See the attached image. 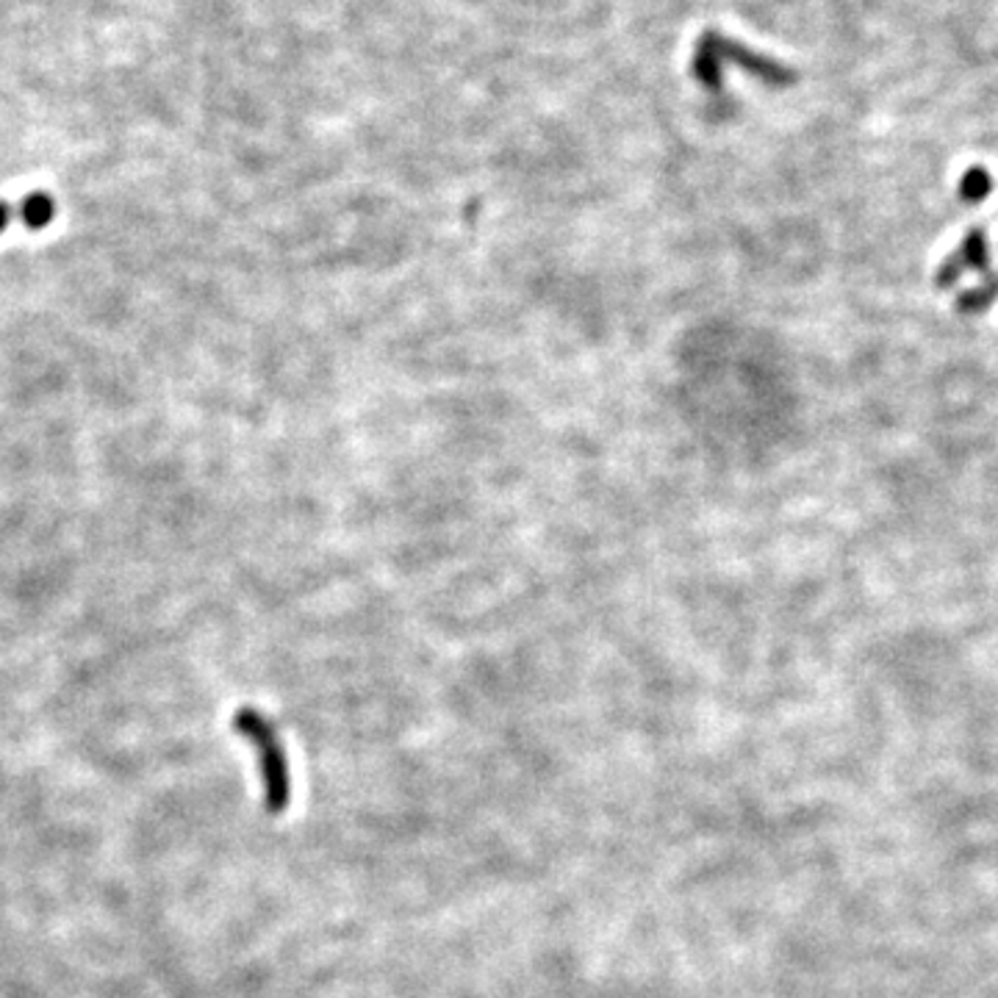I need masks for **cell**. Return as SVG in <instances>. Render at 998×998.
<instances>
[{
	"label": "cell",
	"instance_id": "5",
	"mask_svg": "<svg viewBox=\"0 0 998 998\" xmlns=\"http://www.w3.org/2000/svg\"><path fill=\"white\" fill-rule=\"evenodd\" d=\"M990 192L993 178L985 167H971L963 175V181H960V197H963V203H968V206H979L982 200Z\"/></svg>",
	"mask_w": 998,
	"mask_h": 998
},
{
	"label": "cell",
	"instance_id": "6",
	"mask_svg": "<svg viewBox=\"0 0 998 998\" xmlns=\"http://www.w3.org/2000/svg\"><path fill=\"white\" fill-rule=\"evenodd\" d=\"M965 264H963V259H960V253L957 250H954L952 256H949V259L943 261V264H940V270L934 272V286L938 288H949V286H954V283L960 281V277L965 275Z\"/></svg>",
	"mask_w": 998,
	"mask_h": 998
},
{
	"label": "cell",
	"instance_id": "4",
	"mask_svg": "<svg viewBox=\"0 0 998 998\" xmlns=\"http://www.w3.org/2000/svg\"><path fill=\"white\" fill-rule=\"evenodd\" d=\"M996 299H998V275H993L990 272L987 281L982 283L979 288H968V292L960 294L954 306H957L960 314H985L987 308L996 303Z\"/></svg>",
	"mask_w": 998,
	"mask_h": 998
},
{
	"label": "cell",
	"instance_id": "2",
	"mask_svg": "<svg viewBox=\"0 0 998 998\" xmlns=\"http://www.w3.org/2000/svg\"><path fill=\"white\" fill-rule=\"evenodd\" d=\"M18 217L23 219L25 228H31V230L47 228V225L54 223V217H56L54 197H50L47 192L25 194L23 203H20V208H18Z\"/></svg>",
	"mask_w": 998,
	"mask_h": 998
},
{
	"label": "cell",
	"instance_id": "7",
	"mask_svg": "<svg viewBox=\"0 0 998 998\" xmlns=\"http://www.w3.org/2000/svg\"><path fill=\"white\" fill-rule=\"evenodd\" d=\"M14 217V208L9 206V203H3V200H0V234H3V230L9 228V219Z\"/></svg>",
	"mask_w": 998,
	"mask_h": 998
},
{
	"label": "cell",
	"instance_id": "1",
	"mask_svg": "<svg viewBox=\"0 0 998 998\" xmlns=\"http://www.w3.org/2000/svg\"><path fill=\"white\" fill-rule=\"evenodd\" d=\"M234 727L239 729V735H245V738L256 746V752H259L261 774H264L266 807H270L272 813H283L288 807L292 782H288V763L275 729H272V724L266 722L259 711H253V707H241L234 718Z\"/></svg>",
	"mask_w": 998,
	"mask_h": 998
},
{
	"label": "cell",
	"instance_id": "3",
	"mask_svg": "<svg viewBox=\"0 0 998 998\" xmlns=\"http://www.w3.org/2000/svg\"><path fill=\"white\" fill-rule=\"evenodd\" d=\"M960 259H963L965 270L982 272L990 275V247H987V230L985 228H971L968 236L960 245Z\"/></svg>",
	"mask_w": 998,
	"mask_h": 998
}]
</instances>
